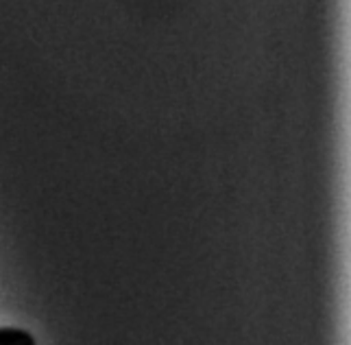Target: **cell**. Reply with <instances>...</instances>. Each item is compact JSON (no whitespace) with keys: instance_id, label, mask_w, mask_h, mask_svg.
Wrapping results in <instances>:
<instances>
[{"instance_id":"obj_1","label":"cell","mask_w":351,"mask_h":345,"mask_svg":"<svg viewBox=\"0 0 351 345\" xmlns=\"http://www.w3.org/2000/svg\"><path fill=\"white\" fill-rule=\"evenodd\" d=\"M0 345H35V339L27 330L20 328H0Z\"/></svg>"}]
</instances>
